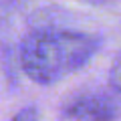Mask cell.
<instances>
[{
	"label": "cell",
	"mask_w": 121,
	"mask_h": 121,
	"mask_svg": "<svg viewBox=\"0 0 121 121\" xmlns=\"http://www.w3.org/2000/svg\"><path fill=\"white\" fill-rule=\"evenodd\" d=\"M99 51V39L87 32L39 28L20 44V67L35 83L52 85L89 63Z\"/></svg>",
	"instance_id": "cell-1"
},
{
	"label": "cell",
	"mask_w": 121,
	"mask_h": 121,
	"mask_svg": "<svg viewBox=\"0 0 121 121\" xmlns=\"http://www.w3.org/2000/svg\"><path fill=\"white\" fill-rule=\"evenodd\" d=\"M117 109V101L105 91L83 93L63 107L59 121H113Z\"/></svg>",
	"instance_id": "cell-2"
},
{
	"label": "cell",
	"mask_w": 121,
	"mask_h": 121,
	"mask_svg": "<svg viewBox=\"0 0 121 121\" xmlns=\"http://www.w3.org/2000/svg\"><path fill=\"white\" fill-rule=\"evenodd\" d=\"M10 121H39V113L35 107H24L16 113Z\"/></svg>",
	"instance_id": "cell-3"
}]
</instances>
